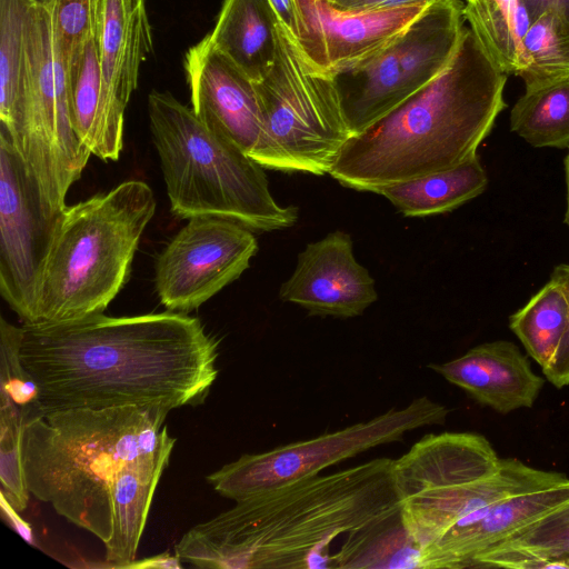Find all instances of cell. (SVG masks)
Wrapping results in <instances>:
<instances>
[{
	"mask_svg": "<svg viewBox=\"0 0 569 569\" xmlns=\"http://www.w3.org/2000/svg\"><path fill=\"white\" fill-rule=\"evenodd\" d=\"M23 329L0 319V399H10L23 423L43 415L40 389L20 356Z\"/></svg>",
	"mask_w": 569,
	"mask_h": 569,
	"instance_id": "cell-31",
	"label": "cell"
},
{
	"mask_svg": "<svg viewBox=\"0 0 569 569\" xmlns=\"http://www.w3.org/2000/svg\"><path fill=\"white\" fill-rule=\"evenodd\" d=\"M390 458L254 493L191 527L176 555L214 569L332 567L330 545L400 516Z\"/></svg>",
	"mask_w": 569,
	"mask_h": 569,
	"instance_id": "cell-2",
	"label": "cell"
},
{
	"mask_svg": "<svg viewBox=\"0 0 569 569\" xmlns=\"http://www.w3.org/2000/svg\"><path fill=\"white\" fill-rule=\"evenodd\" d=\"M61 212V211H60ZM60 212L0 129V293L23 325H32L38 287Z\"/></svg>",
	"mask_w": 569,
	"mask_h": 569,
	"instance_id": "cell-12",
	"label": "cell"
},
{
	"mask_svg": "<svg viewBox=\"0 0 569 569\" xmlns=\"http://www.w3.org/2000/svg\"><path fill=\"white\" fill-rule=\"evenodd\" d=\"M276 10L280 22L290 33L293 41L297 43L299 36V17L296 0H269Z\"/></svg>",
	"mask_w": 569,
	"mask_h": 569,
	"instance_id": "cell-37",
	"label": "cell"
},
{
	"mask_svg": "<svg viewBox=\"0 0 569 569\" xmlns=\"http://www.w3.org/2000/svg\"><path fill=\"white\" fill-rule=\"evenodd\" d=\"M568 499L569 480L491 505L480 511L470 526L452 536L439 549V569L471 568L478 556Z\"/></svg>",
	"mask_w": 569,
	"mask_h": 569,
	"instance_id": "cell-19",
	"label": "cell"
},
{
	"mask_svg": "<svg viewBox=\"0 0 569 569\" xmlns=\"http://www.w3.org/2000/svg\"><path fill=\"white\" fill-rule=\"evenodd\" d=\"M335 568H430L425 551L406 531L400 516L347 536L332 556Z\"/></svg>",
	"mask_w": 569,
	"mask_h": 569,
	"instance_id": "cell-26",
	"label": "cell"
},
{
	"mask_svg": "<svg viewBox=\"0 0 569 569\" xmlns=\"http://www.w3.org/2000/svg\"><path fill=\"white\" fill-rule=\"evenodd\" d=\"M487 186L488 176L476 154L456 167L382 186L375 193L406 217H426L452 211L481 194Z\"/></svg>",
	"mask_w": 569,
	"mask_h": 569,
	"instance_id": "cell-22",
	"label": "cell"
},
{
	"mask_svg": "<svg viewBox=\"0 0 569 569\" xmlns=\"http://www.w3.org/2000/svg\"><path fill=\"white\" fill-rule=\"evenodd\" d=\"M51 20L52 37L67 60L94 31L98 0H40Z\"/></svg>",
	"mask_w": 569,
	"mask_h": 569,
	"instance_id": "cell-33",
	"label": "cell"
},
{
	"mask_svg": "<svg viewBox=\"0 0 569 569\" xmlns=\"http://www.w3.org/2000/svg\"><path fill=\"white\" fill-rule=\"evenodd\" d=\"M39 0H0V120L12 143L22 127L27 33Z\"/></svg>",
	"mask_w": 569,
	"mask_h": 569,
	"instance_id": "cell-24",
	"label": "cell"
},
{
	"mask_svg": "<svg viewBox=\"0 0 569 569\" xmlns=\"http://www.w3.org/2000/svg\"><path fill=\"white\" fill-rule=\"evenodd\" d=\"M428 367L478 403L502 415L531 408L545 385L528 357L507 340L478 345L453 360Z\"/></svg>",
	"mask_w": 569,
	"mask_h": 569,
	"instance_id": "cell-18",
	"label": "cell"
},
{
	"mask_svg": "<svg viewBox=\"0 0 569 569\" xmlns=\"http://www.w3.org/2000/svg\"><path fill=\"white\" fill-rule=\"evenodd\" d=\"M154 212L153 191L141 180L66 206L40 277L32 325L103 313L126 284Z\"/></svg>",
	"mask_w": 569,
	"mask_h": 569,
	"instance_id": "cell-6",
	"label": "cell"
},
{
	"mask_svg": "<svg viewBox=\"0 0 569 569\" xmlns=\"http://www.w3.org/2000/svg\"><path fill=\"white\" fill-rule=\"evenodd\" d=\"M465 3L439 0L389 43L329 74L352 136L390 112L439 76L465 31Z\"/></svg>",
	"mask_w": 569,
	"mask_h": 569,
	"instance_id": "cell-9",
	"label": "cell"
},
{
	"mask_svg": "<svg viewBox=\"0 0 569 569\" xmlns=\"http://www.w3.org/2000/svg\"><path fill=\"white\" fill-rule=\"evenodd\" d=\"M96 36L101 99L91 154L117 161L123 147L124 111L140 67L153 49L147 0H98Z\"/></svg>",
	"mask_w": 569,
	"mask_h": 569,
	"instance_id": "cell-14",
	"label": "cell"
},
{
	"mask_svg": "<svg viewBox=\"0 0 569 569\" xmlns=\"http://www.w3.org/2000/svg\"><path fill=\"white\" fill-rule=\"evenodd\" d=\"M505 73L470 28L446 69L342 147L329 174L378 188L456 167L477 154L506 108Z\"/></svg>",
	"mask_w": 569,
	"mask_h": 569,
	"instance_id": "cell-3",
	"label": "cell"
},
{
	"mask_svg": "<svg viewBox=\"0 0 569 569\" xmlns=\"http://www.w3.org/2000/svg\"><path fill=\"white\" fill-rule=\"evenodd\" d=\"M23 421L10 399H0V483L1 496L22 512L28 508L30 491L27 486L22 458Z\"/></svg>",
	"mask_w": 569,
	"mask_h": 569,
	"instance_id": "cell-32",
	"label": "cell"
},
{
	"mask_svg": "<svg viewBox=\"0 0 569 569\" xmlns=\"http://www.w3.org/2000/svg\"><path fill=\"white\" fill-rule=\"evenodd\" d=\"M279 297L309 315L351 318L362 315L378 292L369 270L355 258L350 234L337 230L306 246Z\"/></svg>",
	"mask_w": 569,
	"mask_h": 569,
	"instance_id": "cell-16",
	"label": "cell"
},
{
	"mask_svg": "<svg viewBox=\"0 0 569 569\" xmlns=\"http://www.w3.org/2000/svg\"><path fill=\"white\" fill-rule=\"evenodd\" d=\"M465 19L507 74L521 69V41L530 19L520 0H466Z\"/></svg>",
	"mask_w": 569,
	"mask_h": 569,
	"instance_id": "cell-27",
	"label": "cell"
},
{
	"mask_svg": "<svg viewBox=\"0 0 569 569\" xmlns=\"http://www.w3.org/2000/svg\"><path fill=\"white\" fill-rule=\"evenodd\" d=\"M525 89L569 78V23L546 11L529 26L521 41Z\"/></svg>",
	"mask_w": 569,
	"mask_h": 569,
	"instance_id": "cell-29",
	"label": "cell"
},
{
	"mask_svg": "<svg viewBox=\"0 0 569 569\" xmlns=\"http://www.w3.org/2000/svg\"><path fill=\"white\" fill-rule=\"evenodd\" d=\"M510 129L535 148H569V78L525 89Z\"/></svg>",
	"mask_w": 569,
	"mask_h": 569,
	"instance_id": "cell-25",
	"label": "cell"
},
{
	"mask_svg": "<svg viewBox=\"0 0 569 569\" xmlns=\"http://www.w3.org/2000/svg\"><path fill=\"white\" fill-rule=\"evenodd\" d=\"M22 329L20 356L43 413L198 406L219 373V341L187 313H98Z\"/></svg>",
	"mask_w": 569,
	"mask_h": 569,
	"instance_id": "cell-1",
	"label": "cell"
},
{
	"mask_svg": "<svg viewBox=\"0 0 569 569\" xmlns=\"http://www.w3.org/2000/svg\"><path fill=\"white\" fill-rule=\"evenodd\" d=\"M550 280L562 288L569 302V264L556 266L550 274ZM542 372L556 388L569 385V325L552 360Z\"/></svg>",
	"mask_w": 569,
	"mask_h": 569,
	"instance_id": "cell-34",
	"label": "cell"
},
{
	"mask_svg": "<svg viewBox=\"0 0 569 569\" xmlns=\"http://www.w3.org/2000/svg\"><path fill=\"white\" fill-rule=\"evenodd\" d=\"M148 117L174 216L218 217L252 231L281 230L297 222L298 208L277 203L264 168L206 126L192 108L170 92L153 90Z\"/></svg>",
	"mask_w": 569,
	"mask_h": 569,
	"instance_id": "cell-7",
	"label": "cell"
},
{
	"mask_svg": "<svg viewBox=\"0 0 569 569\" xmlns=\"http://www.w3.org/2000/svg\"><path fill=\"white\" fill-rule=\"evenodd\" d=\"M258 250L249 228L218 217L188 219L156 261V290L172 312L189 313L237 280Z\"/></svg>",
	"mask_w": 569,
	"mask_h": 569,
	"instance_id": "cell-13",
	"label": "cell"
},
{
	"mask_svg": "<svg viewBox=\"0 0 569 569\" xmlns=\"http://www.w3.org/2000/svg\"><path fill=\"white\" fill-rule=\"evenodd\" d=\"M254 87L261 131L250 157L264 169L329 173L352 132L331 77L310 64L281 22L274 62Z\"/></svg>",
	"mask_w": 569,
	"mask_h": 569,
	"instance_id": "cell-8",
	"label": "cell"
},
{
	"mask_svg": "<svg viewBox=\"0 0 569 569\" xmlns=\"http://www.w3.org/2000/svg\"><path fill=\"white\" fill-rule=\"evenodd\" d=\"M565 178H566V188H567V208L565 213V222L569 227V152L565 158Z\"/></svg>",
	"mask_w": 569,
	"mask_h": 569,
	"instance_id": "cell-40",
	"label": "cell"
},
{
	"mask_svg": "<svg viewBox=\"0 0 569 569\" xmlns=\"http://www.w3.org/2000/svg\"><path fill=\"white\" fill-rule=\"evenodd\" d=\"M568 563H569V560H568Z\"/></svg>",
	"mask_w": 569,
	"mask_h": 569,
	"instance_id": "cell-41",
	"label": "cell"
},
{
	"mask_svg": "<svg viewBox=\"0 0 569 569\" xmlns=\"http://www.w3.org/2000/svg\"><path fill=\"white\" fill-rule=\"evenodd\" d=\"M297 46L318 71L331 74L389 43L430 4L391 10L348 12L327 0H296Z\"/></svg>",
	"mask_w": 569,
	"mask_h": 569,
	"instance_id": "cell-15",
	"label": "cell"
},
{
	"mask_svg": "<svg viewBox=\"0 0 569 569\" xmlns=\"http://www.w3.org/2000/svg\"><path fill=\"white\" fill-rule=\"evenodd\" d=\"M569 499L478 556L471 568L569 569Z\"/></svg>",
	"mask_w": 569,
	"mask_h": 569,
	"instance_id": "cell-23",
	"label": "cell"
},
{
	"mask_svg": "<svg viewBox=\"0 0 569 569\" xmlns=\"http://www.w3.org/2000/svg\"><path fill=\"white\" fill-rule=\"evenodd\" d=\"M400 520L425 551L431 569L437 552L483 509L506 498L567 482L561 472L501 459L481 435L429 433L392 462Z\"/></svg>",
	"mask_w": 569,
	"mask_h": 569,
	"instance_id": "cell-5",
	"label": "cell"
},
{
	"mask_svg": "<svg viewBox=\"0 0 569 569\" xmlns=\"http://www.w3.org/2000/svg\"><path fill=\"white\" fill-rule=\"evenodd\" d=\"M14 147L44 201L62 211L70 187L92 154L73 129L66 59L53 43L50 16L40 0L29 17L22 127Z\"/></svg>",
	"mask_w": 569,
	"mask_h": 569,
	"instance_id": "cell-10",
	"label": "cell"
},
{
	"mask_svg": "<svg viewBox=\"0 0 569 569\" xmlns=\"http://www.w3.org/2000/svg\"><path fill=\"white\" fill-rule=\"evenodd\" d=\"M124 568L132 569H177L182 568L181 559L177 555H170L169 552H163L157 556H152L149 558H144L141 560H134L127 565ZM123 568V569H124Z\"/></svg>",
	"mask_w": 569,
	"mask_h": 569,
	"instance_id": "cell-38",
	"label": "cell"
},
{
	"mask_svg": "<svg viewBox=\"0 0 569 569\" xmlns=\"http://www.w3.org/2000/svg\"><path fill=\"white\" fill-rule=\"evenodd\" d=\"M2 517L29 543L34 545L31 528L19 516L18 511L1 496Z\"/></svg>",
	"mask_w": 569,
	"mask_h": 569,
	"instance_id": "cell-39",
	"label": "cell"
},
{
	"mask_svg": "<svg viewBox=\"0 0 569 569\" xmlns=\"http://www.w3.org/2000/svg\"><path fill=\"white\" fill-rule=\"evenodd\" d=\"M170 410L120 406L47 412L23 423L28 489L103 545L112 535L111 491L120 472L172 437Z\"/></svg>",
	"mask_w": 569,
	"mask_h": 569,
	"instance_id": "cell-4",
	"label": "cell"
},
{
	"mask_svg": "<svg viewBox=\"0 0 569 569\" xmlns=\"http://www.w3.org/2000/svg\"><path fill=\"white\" fill-rule=\"evenodd\" d=\"M280 19L269 0H224L213 30V46L252 81L271 69Z\"/></svg>",
	"mask_w": 569,
	"mask_h": 569,
	"instance_id": "cell-21",
	"label": "cell"
},
{
	"mask_svg": "<svg viewBox=\"0 0 569 569\" xmlns=\"http://www.w3.org/2000/svg\"><path fill=\"white\" fill-rule=\"evenodd\" d=\"M532 22L546 11H552L569 23V0H520Z\"/></svg>",
	"mask_w": 569,
	"mask_h": 569,
	"instance_id": "cell-36",
	"label": "cell"
},
{
	"mask_svg": "<svg viewBox=\"0 0 569 569\" xmlns=\"http://www.w3.org/2000/svg\"><path fill=\"white\" fill-rule=\"evenodd\" d=\"M184 71L194 113L250 157L261 131L254 81L208 34L186 52Z\"/></svg>",
	"mask_w": 569,
	"mask_h": 569,
	"instance_id": "cell-17",
	"label": "cell"
},
{
	"mask_svg": "<svg viewBox=\"0 0 569 569\" xmlns=\"http://www.w3.org/2000/svg\"><path fill=\"white\" fill-rule=\"evenodd\" d=\"M449 409L423 396L401 409H389L366 422L308 440L246 453L206 477L220 496L240 500L319 475L325 469L371 448L399 441L412 430L443 425Z\"/></svg>",
	"mask_w": 569,
	"mask_h": 569,
	"instance_id": "cell-11",
	"label": "cell"
},
{
	"mask_svg": "<svg viewBox=\"0 0 569 569\" xmlns=\"http://www.w3.org/2000/svg\"><path fill=\"white\" fill-rule=\"evenodd\" d=\"M568 325V298L551 280L509 318L511 331L541 370L552 360Z\"/></svg>",
	"mask_w": 569,
	"mask_h": 569,
	"instance_id": "cell-28",
	"label": "cell"
},
{
	"mask_svg": "<svg viewBox=\"0 0 569 569\" xmlns=\"http://www.w3.org/2000/svg\"><path fill=\"white\" fill-rule=\"evenodd\" d=\"M177 438L127 466L111 491L112 535L104 543L110 568H124L136 560L156 488L169 465Z\"/></svg>",
	"mask_w": 569,
	"mask_h": 569,
	"instance_id": "cell-20",
	"label": "cell"
},
{
	"mask_svg": "<svg viewBox=\"0 0 569 569\" xmlns=\"http://www.w3.org/2000/svg\"><path fill=\"white\" fill-rule=\"evenodd\" d=\"M338 10L348 12H369L391 10L416 4H432L439 0H327Z\"/></svg>",
	"mask_w": 569,
	"mask_h": 569,
	"instance_id": "cell-35",
	"label": "cell"
},
{
	"mask_svg": "<svg viewBox=\"0 0 569 569\" xmlns=\"http://www.w3.org/2000/svg\"><path fill=\"white\" fill-rule=\"evenodd\" d=\"M68 97L73 129L91 152L96 142L101 99V71L94 31L66 60Z\"/></svg>",
	"mask_w": 569,
	"mask_h": 569,
	"instance_id": "cell-30",
	"label": "cell"
}]
</instances>
